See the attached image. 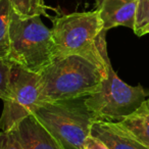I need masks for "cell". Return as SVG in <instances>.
<instances>
[{
    "instance_id": "obj_15",
    "label": "cell",
    "mask_w": 149,
    "mask_h": 149,
    "mask_svg": "<svg viewBox=\"0 0 149 149\" xmlns=\"http://www.w3.org/2000/svg\"><path fill=\"white\" fill-rule=\"evenodd\" d=\"M13 62L7 59H0V99L2 100L5 96L10 78Z\"/></svg>"
},
{
    "instance_id": "obj_1",
    "label": "cell",
    "mask_w": 149,
    "mask_h": 149,
    "mask_svg": "<svg viewBox=\"0 0 149 149\" xmlns=\"http://www.w3.org/2000/svg\"><path fill=\"white\" fill-rule=\"evenodd\" d=\"M53 60L78 55L107 72L106 31L97 9L51 17Z\"/></svg>"
},
{
    "instance_id": "obj_14",
    "label": "cell",
    "mask_w": 149,
    "mask_h": 149,
    "mask_svg": "<svg viewBox=\"0 0 149 149\" xmlns=\"http://www.w3.org/2000/svg\"><path fill=\"white\" fill-rule=\"evenodd\" d=\"M0 149H25L17 129L11 131H0Z\"/></svg>"
},
{
    "instance_id": "obj_7",
    "label": "cell",
    "mask_w": 149,
    "mask_h": 149,
    "mask_svg": "<svg viewBox=\"0 0 149 149\" xmlns=\"http://www.w3.org/2000/svg\"><path fill=\"white\" fill-rule=\"evenodd\" d=\"M137 6L138 0H96L95 9L107 32L120 26L134 30Z\"/></svg>"
},
{
    "instance_id": "obj_11",
    "label": "cell",
    "mask_w": 149,
    "mask_h": 149,
    "mask_svg": "<svg viewBox=\"0 0 149 149\" xmlns=\"http://www.w3.org/2000/svg\"><path fill=\"white\" fill-rule=\"evenodd\" d=\"M11 0H0V59L8 60Z\"/></svg>"
},
{
    "instance_id": "obj_3",
    "label": "cell",
    "mask_w": 149,
    "mask_h": 149,
    "mask_svg": "<svg viewBox=\"0 0 149 149\" xmlns=\"http://www.w3.org/2000/svg\"><path fill=\"white\" fill-rule=\"evenodd\" d=\"M31 116L66 149H83L96 120L86 97L39 102Z\"/></svg>"
},
{
    "instance_id": "obj_8",
    "label": "cell",
    "mask_w": 149,
    "mask_h": 149,
    "mask_svg": "<svg viewBox=\"0 0 149 149\" xmlns=\"http://www.w3.org/2000/svg\"><path fill=\"white\" fill-rule=\"evenodd\" d=\"M91 135L101 140L109 149H148L130 135L118 122L95 120Z\"/></svg>"
},
{
    "instance_id": "obj_6",
    "label": "cell",
    "mask_w": 149,
    "mask_h": 149,
    "mask_svg": "<svg viewBox=\"0 0 149 149\" xmlns=\"http://www.w3.org/2000/svg\"><path fill=\"white\" fill-rule=\"evenodd\" d=\"M39 76L13 62L0 116V131L15 130L39 103Z\"/></svg>"
},
{
    "instance_id": "obj_5",
    "label": "cell",
    "mask_w": 149,
    "mask_h": 149,
    "mask_svg": "<svg viewBox=\"0 0 149 149\" xmlns=\"http://www.w3.org/2000/svg\"><path fill=\"white\" fill-rule=\"evenodd\" d=\"M99 90L86 97V104L96 120L120 122L134 112L149 95L141 85L131 86L120 79L111 62Z\"/></svg>"
},
{
    "instance_id": "obj_13",
    "label": "cell",
    "mask_w": 149,
    "mask_h": 149,
    "mask_svg": "<svg viewBox=\"0 0 149 149\" xmlns=\"http://www.w3.org/2000/svg\"><path fill=\"white\" fill-rule=\"evenodd\" d=\"M149 25V0H138V6L136 13L134 33L140 36V33L144 28Z\"/></svg>"
},
{
    "instance_id": "obj_12",
    "label": "cell",
    "mask_w": 149,
    "mask_h": 149,
    "mask_svg": "<svg viewBox=\"0 0 149 149\" xmlns=\"http://www.w3.org/2000/svg\"><path fill=\"white\" fill-rule=\"evenodd\" d=\"M13 11L21 17H31L44 15L50 17L47 13V5L43 0H11Z\"/></svg>"
},
{
    "instance_id": "obj_4",
    "label": "cell",
    "mask_w": 149,
    "mask_h": 149,
    "mask_svg": "<svg viewBox=\"0 0 149 149\" xmlns=\"http://www.w3.org/2000/svg\"><path fill=\"white\" fill-rule=\"evenodd\" d=\"M8 60L36 74L53 61L51 29L40 15L21 17L11 11Z\"/></svg>"
},
{
    "instance_id": "obj_2",
    "label": "cell",
    "mask_w": 149,
    "mask_h": 149,
    "mask_svg": "<svg viewBox=\"0 0 149 149\" xmlns=\"http://www.w3.org/2000/svg\"><path fill=\"white\" fill-rule=\"evenodd\" d=\"M107 72L78 55L55 59L39 76V102L88 97L99 90Z\"/></svg>"
},
{
    "instance_id": "obj_17",
    "label": "cell",
    "mask_w": 149,
    "mask_h": 149,
    "mask_svg": "<svg viewBox=\"0 0 149 149\" xmlns=\"http://www.w3.org/2000/svg\"><path fill=\"white\" fill-rule=\"evenodd\" d=\"M146 34H149V25L147 26L146 28H144V29L142 30V32H141V33H140V36H139V37H141V36L146 35Z\"/></svg>"
},
{
    "instance_id": "obj_9",
    "label": "cell",
    "mask_w": 149,
    "mask_h": 149,
    "mask_svg": "<svg viewBox=\"0 0 149 149\" xmlns=\"http://www.w3.org/2000/svg\"><path fill=\"white\" fill-rule=\"evenodd\" d=\"M15 129L25 149H66L33 116L25 118Z\"/></svg>"
},
{
    "instance_id": "obj_10",
    "label": "cell",
    "mask_w": 149,
    "mask_h": 149,
    "mask_svg": "<svg viewBox=\"0 0 149 149\" xmlns=\"http://www.w3.org/2000/svg\"><path fill=\"white\" fill-rule=\"evenodd\" d=\"M118 123L138 142L149 149V98L145 99L134 112Z\"/></svg>"
},
{
    "instance_id": "obj_16",
    "label": "cell",
    "mask_w": 149,
    "mask_h": 149,
    "mask_svg": "<svg viewBox=\"0 0 149 149\" xmlns=\"http://www.w3.org/2000/svg\"><path fill=\"white\" fill-rule=\"evenodd\" d=\"M83 149H109L101 140H99L96 137L92 136L91 134L88 136L84 143Z\"/></svg>"
}]
</instances>
